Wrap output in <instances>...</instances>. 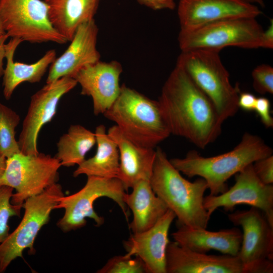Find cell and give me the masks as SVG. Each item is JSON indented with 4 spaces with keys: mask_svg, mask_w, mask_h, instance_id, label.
Returning <instances> with one entry per match:
<instances>
[{
    "mask_svg": "<svg viewBox=\"0 0 273 273\" xmlns=\"http://www.w3.org/2000/svg\"><path fill=\"white\" fill-rule=\"evenodd\" d=\"M109 135L117 145L119 168L117 178L127 191L141 180L150 179L156 151L141 146L128 138L116 125L109 128Z\"/></svg>",
    "mask_w": 273,
    "mask_h": 273,
    "instance_id": "d6986e66",
    "label": "cell"
},
{
    "mask_svg": "<svg viewBox=\"0 0 273 273\" xmlns=\"http://www.w3.org/2000/svg\"><path fill=\"white\" fill-rule=\"evenodd\" d=\"M0 21L11 38L34 43L68 41L51 24L44 1L0 0Z\"/></svg>",
    "mask_w": 273,
    "mask_h": 273,
    "instance_id": "30bf717a",
    "label": "cell"
},
{
    "mask_svg": "<svg viewBox=\"0 0 273 273\" xmlns=\"http://www.w3.org/2000/svg\"><path fill=\"white\" fill-rule=\"evenodd\" d=\"M144 5L153 10L170 9L175 7L174 0H138Z\"/></svg>",
    "mask_w": 273,
    "mask_h": 273,
    "instance_id": "d6a6232c",
    "label": "cell"
},
{
    "mask_svg": "<svg viewBox=\"0 0 273 273\" xmlns=\"http://www.w3.org/2000/svg\"><path fill=\"white\" fill-rule=\"evenodd\" d=\"M20 121L16 112L0 103V154L6 158L21 152L15 137Z\"/></svg>",
    "mask_w": 273,
    "mask_h": 273,
    "instance_id": "484cf974",
    "label": "cell"
},
{
    "mask_svg": "<svg viewBox=\"0 0 273 273\" xmlns=\"http://www.w3.org/2000/svg\"><path fill=\"white\" fill-rule=\"evenodd\" d=\"M96 144L95 132L79 124L71 125L57 144L56 157L62 166L78 165L85 159L86 154Z\"/></svg>",
    "mask_w": 273,
    "mask_h": 273,
    "instance_id": "d4e9b609",
    "label": "cell"
},
{
    "mask_svg": "<svg viewBox=\"0 0 273 273\" xmlns=\"http://www.w3.org/2000/svg\"><path fill=\"white\" fill-rule=\"evenodd\" d=\"M253 87L261 95L273 94V68L262 64L256 67L252 71Z\"/></svg>",
    "mask_w": 273,
    "mask_h": 273,
    "instance_id": "f1b7e54d",
    "label": "cell"
},
{
    "mask_svg": "<svg viewBox=\"0 0 273 273\" xmlns=\"http://www.w3.org/2000/svg\"><path fill=\"white\" fill-rule=\"evenodd\" d=\"M98 34V28L94 19L80 25L68 48L51 64L46 83L63 77L74 78L85 66L99 61Z\"/></svg>",
    "mask_w": 273,
    "mask_h": 273,
    "instance_id": "2e32d148",
    "label": "cell"
},
{
    "mask_svg": "<svg viewBox=\"0 0 273 273\" xmlns=\"http://www.w3.org/2000/svg\"><path fill=\"white\" fill-rule=\"evenodd\" d=\"M171 236L179 245L193 251L206 253L215 250L232 256L238 255L242 241V233L236 227L211 232L180 225Z\"/></svg>",
    "mask_w": 273,
    "mask_h": 273,
    "instance_id": "ffe728a7",
    "label": "cell"
},
{
    "mask_svg": "<svg viewBox=\"0 0 273 273\" xmlns=\"http://www.w3.org/2000/svg\"><path fill=\"white\" fill-rule=\"evenodd\" d=\"M255 173L264 184H273V156L257 160L253 163Z\"/></svg>",
    "mask_w": 273,
    "mask_h": 273,
    "instance_id": "f546056e",
    "label": "cell"
},
{
    "mask_svg": "<svg viewBox=\"0 0 273 273\" xmlns=\"http://www.w3.org/2000/svg\"><path fill=\"white\" fill-rule=\"evenodd\" d=\"M6 32L3 27V25L2 24V23L0 21V35H3L6 34Z\"/></svg>",
    "mask_w": 273,
    "mask_h": 273,
    "instance_id": "74e56055",
    "label": "cell"
},
{
    "mask_svg": "<svg viewBox=\"0 0 273 273\" xmlns=\"http://www.w3.org/2000/svg\"><path fill=\"white\" fill-rule=\"evenodd\" d=\"M261 14L258 6L238 0H179L177 6L182 31L226 19L256 18Z\"/></svg>",
    "mask_w": 273,
    "mask_h": 273,
    "instance_id": "5bb4252c",
    "label": "cell"
},
{
    "mask_svg": "<svg viewBox=\"0 0 273 273\" xmlns=\"http://www.w3.org/2000/svg\"><path fill=\"white\" fill-rule=\"evenodd\" d=\"M61 166L56 157L40 153L27 155L20 152L7 158L0 185L15 189L11 202L22 205L28 198L41 194L57 183Z\"/></svg>",
    "mask_w": 273,
    "mask_h": 273,
    "instance_id": "ba28073f",
    "label": "cell"
},
{
    "mask_svg": "<svg viewBox=\"0 0 273 273\" xmlns=\"http://www.w3.org/2000/svg\"><path fill=\"white\" fill-rule=\"evenodd\" d=\"M103 115L128 138L143 147L154 149L171 134L158 101L124 84Z\"/></svg>",
    "mask_w": 273,
    "mask_h": 273,
    "instance_id": "277c9868",
    "label": "cell"
},
{
    "mask_svg": "<svg viewBox=\"0 0 273 273\" xmlns=\"http://www.w3.org/2000/svg\"><path fill=\"white\" fill-rule=\"evenodd\" d=\"M176 217L168 209L151 228L132 234L124 242L127 254L139 257L144 262L147 273H166V253L169 242L168 232Z\"/></svg>",
    "mask_w": 273,
    "mask_h": 273,
    "instance_id": "e0dca14e",
    "label": "cell"
},
{
    "mask_svg": "<svg viewBox=\"0 0 273 273\" xmlns=\"http://www.w3.org/2000/svg\"><path fill=\"white\" fill-rule=\"evenodd\" d=\"M150 179L155 194L173 211L180 225L207 229L210 216L204 206L206 181L199 177L191 182L182 176L159 147Z\"/></svg>",
    "mask_w": 273,
    "mask_h": 273,
    "instance_id": "7a4b0ae2",
    "label": "cell"
},
{
    "mask_svg": "<svg viewBox=\"0 0 273 273\" xmlns=\"http://www.w3.org/2000/svg\"><path fill=\"white\" fill-rule=\"evenodd\" d=\"M171 134L204 149L221 132L223 121L209 98L176 64L158 100Z\"/></svg>",
    "mask_w": 273,
    "mask_h": 273,
    "instance_id": "6da1fadb",
    "label": "cell"
},
{
    "mask_svg": "<svg viewBox=\"0 0 273 273\" xmlns=\"http://www.w3.org/2000/svg\"><path fill=\"white\" fill-rule=\"evenodd\" d=\"M235 225L243 230L238 254L244 273L273 272V226L260 209L237 210L228 214Z\"/></svg>",
    "mask_w": 273,
    "mask_h": 273,
    "instance_id": "8fae6325",
    "label": "cell"
},
{
    "mask_svg": "<svg viewBox=\"0 0 273 273\" xmlns=\"http://www.w3.org/2000/svg\"><path fill=\"white\" fill-rule=\"evenodd\" d=\"M247 204L263 212L273 226V185L263 183L256 176L253 163L235 174V183L225 192L209 195L204 198V206L208 215L218 208L233 211L237 205Z\"/></svg>",
    "mask_w": 273,
    "mask_h": 273,
    "instance_id": "4fadbf2b",
    "label": "cell"
},
{
    "mask_svg": "<svg viewBox=\"0 0 273 273\" xmlns=\"http://www.w3.org/2000/svg\"><path fill=\"white\" fill-rule=\"evenodd\" d=\"M23 41L18 38H11L6 44L7 64L3 74V94L9 100L21 83L28 82L31 83L39 82L48 68L56 58L55 50H50L38 61L32 64H25L14 61L16 49Z\"/></svg>",
    "mask_w": 273,
    "mask_h": 273,
    "instance_id": "7402d4cb",
    "label": "cell"
},
{
    "mask_svg": "<svg viewBox=\"0 0 273 273\" xmlns=\"http://www.w3.org/2000/svg\"><path fill=\"white\" fill-rule=\"evenodd\" d=\"M245 3L255 5L256 6H259L261 7H264V2L263 0H238Z\"/></svg>",
    "mask_w": 273,
    "mask_h": 273,
    "instance_id": "8d00e7d4",
    "label": "cell"
},
{
    "mask_svg": "<svg viewBox=\"0 0 273 273\" xmlns=\"http://www.w3.org/2000/svg\"><path fill=\"white\" fill-rule=\"evenodd\" d=\"M166 273H244L238 256L208 255L169 242Z\"/></svg>",
    "mask_w": 273,
    "mask_h": 273,
    "instance_id": "ac0fdd59",
    "label": "cell"
},
{
    "mask_svg": "<svg viewBox=\"0 0 273 273\" xmlns=\"http://www.w3.org/2000/svg\"><path fill=\"white\" fill-rule=\"evenodd\" d=\"M62 186L56 183L41 194L28 198L22 204L24 213L16 229L0 244V273L28 248L34 252L33 245L39 231L46 224L50 214L64 196Z\"/></svg>",
    "mask_w": 273,
    "mask_h": 273,
    "instance_id": "9c48e42d",
    "label": "cell"
},
{
    "mask_svg": "<svg viewBox=\"0 0 273 273\" xmlns=\"http://www.w3.org/2000/svg\"><path fill=\"white\" fill-rule=\"evenodd\" d=\"M13 190L10 187L0 185V244L9 234V219L14 216H19L22 208V205H15L11 203Z\"/></svg>",
    "mask_w": 273,
    "mask_h": 273,
    "instance_id": "4316f807",
    "label": "cell"
},
{
    "mask_svg": "<svg viewBox=\"0 0 273 273\" xmlns=\"http://www.w3.org/2000/svg\"><path fill=\"white\" fill-rule=\"evenodd\" d=\"M77 84L73 78L63 77L46 83L31 97L18 141L21 153L27 155L39 153L37 142L40 129L55 115L62 97Z\"/></svg>",
    "mask_w": 273,
    "mask_h": 273,
    "instance_id": "7c38bea8",
    "label": "cell"
},
{
    "mask_svg": "<svg viewBox=\"0 0 273 273\" xmlns=\"http://www.w3.org/2000/svg\"><path fill=\"white\" fill-rule=\"evenodd\" d=\"M95 134L97 146L96 153L78 165L73 172V176L85 174L87 176L117 177L119 153L117 144L109 135L104 125L98 126Z\"/></svg>",
    "mask_w": 273,
    "mask_h": 273,
    "instance_id": "cb8c5ba5",
    "label": "cell"
},
{
    "mask_svg": "<svg viewBox=\"0 0 273 273\" xmlns=\"http://www.w3.org/2000/svg\"><path fill=\"white\" fill-rule=\"evenodd\" d=\"M176 64L211 100L222 121L236 114L240 90L231 83L219 52L202 50L181 52Z\"/></svg>",
    "mask_w": 273,
    "mask_h": 273,
    "instance_id": "5b68a950",
    "label": "cell"
},
{
    "mask_svg": "<svg viewBox=\"0 0 273 273\" xmlns=\"http://www.w3.org/2000/svg\"><path fill=\"white\" fill-rule=\"evenodd\" d=\"M262 124L266 128L273 127V118L271 115L270 103L265 97L257 98L254 108Z\"/></svg>",
    "mask_w": 273,
    "mask_h": 273,
    "instance_id": "4dcf8cb0",
    "label": "cell"
},
{
    "mask_svg": "<svg viewBox=\"0 0 273 273\" xmlns=\"http://www.w3.org/2000/svg\"><path fill=\"white\" fill-rule=\"evenodd\" d=\"M50 21L61 35L70 41L83 23L94 19L100 0H44Z\"/></svg>",
    "mask_w": 273,
    "mask_h": 273,
    "instance_id": "603a6c76",
    "label": "cell"
},
{
    "mask_svg": "<svg viewBox=\"0 0 273 273\" xmlns=\"http://www.w3.org/2000/svg\"><path fill=\"white\" fill-rule=\"evenodd\" d=\"M256 99L257 98L251 93L248 92L240 93L238 100L239 108L246 111L254 110Z\"/></svg>",
    "mask_w": 273,
    "mask_h": 273,
    "instance_id": "1f68e13d",
    "label": "cell"
},
{
    "mask_svg": "<svg viewBox=\"0 0 273 273\" xmlns=\"http://www.w3.org/2000/svg\"><path fill=\"white\" fill-rule=\"evenodd\" d=\"M132 189L131 193L125 194L124 201L132 212L129 228L135 234L152 227L168 208L154 192L149 180H141Z\"/></svg>",
    "mask_w": 273,
    "mask_h": 273,
    "instance_id": "44dd1931",
    "label": "cell"
},
{
    "mask_svg": "<svg viewBox=\"0 0 273 273\" xmlns=\"http://www.w3.org/2000/svg\"><path fill=\"white\" fill-rule=\"evenodd\" d=\"M271 155L272 149L260 137L245 132L240 143L229 152L205 157L191 150L184 158H173L170 161L188 177L203 178L209 195H218L228 190L226 183L231 176L257 160Z\"/></svg>",
    "mask_w": 273,
    "mask_h": 273,
    "instance_id": "3957f363",
    "label": "cell"
},
{
    "mask_svg": "<svg viewBox=\"0 0 273 273\" xmlns=\"http://www.w3.org/2000/svg\"><path fill=\"white\" fill-rule=\"evenodd\" d=\"M260 48L271 49L273 48V21L270 20V24L262 34Z\"/></svg>",
    "mask_w": 273,
    "mask_h": 273,
    "instance_id": "836d02e7",
    "label": "cell"
},
{
    "mask_svg": "<svg viewBox=\"0 0 273 273\" xmlns=\"http://www.w3.org/2000/svg\"><path fill=\"white\" fill-rule=\"evenodd\" d=\"M9 37V36L6 33L0 35V77L4 74V59L6 57V43L5 41Z\"/></svg>",
    "mask_w": 273,
    "mask_h": 273,
    "instance_id": "e575fe53",
    "label": "cell"
},
{
    "mask_svg": "<svg viewBox=\"0 0 273 273\" xmlns=\"http://www.w3.org/2000/svg\"><path fill=\"white\" fill-rule=\"evenodd\" d=\"M98 273H147L143 261L127 254L115 256L97 271Z\"/></svg>",
    "mask_w": 273,
    "mask_h": 273,
    "instance_id": "83f0119b",
    "label": "cell"
},
{
    "mask_svg": "<svg viewBox=\"0 0 273 273\" xmlns=\"http://www.w3.org/2000/svg\"><path fill=\"white\" fill-rule=\"evenodd\" d=\"M263 30L255 18L230 19L180 30L178 42L181 52L202 50L219 53L228 47L257 49L260 48Z\"/></svg>",
    "mask_w": 273,
    "mask_h": 273,
    "instance_id": "8992f818",
    "label": "cell"
},
{
    "mask_svg": "<svg viewBox=\"0 0 273 273\" xmlns=\"http://www.w3.org/2000/svg\"><path fill=\"white\" fill-rule=\"evenodd\" d=\"M126 191L117 177L87 176L85 185L79 191L60 198L55 209L63 208L65 212L57 222L58 227L64 232L75 230L85 225L86 218L93 219L96 226H101L104 222V218L95 211L94 203L103 197H108L117 203L127 219V207L124 201Z\"/></svg>",
    "mask_w": 273,
    "mask_h": 273,
    "instance_id": "52a82bcc",
    "label": "cell"
},
{
    "mask_svg": "<svg viewBox=\"0 0 273 273\" xmlns=\"http://www.w3.org/2000/svg\"><path fill=\"white\" fill-rule=\"evenodd\" d=\"M6 157L0 154V178L3 175L6 168Z\"/></svg>",
    "mask_w": 273,
    "mask_h": 273,
    "instance_id": "d590c367",
    "label": "cell"
},
{
    "mask_svg": "<svg viewBox=\"0 0 273 273\" xmlns=\"http://www.w3.org/2000/svg\"><path fill=\"white\" fill-rule=\"evenodd\" d=\"M122 72V66L117 61L100 60L85 66L74 77L81 87V94L92 98L95 115L103 114L118 97Z\"/></svg>",
    "mask_w": 273,
    "mask_h": 273,
    "instance_id": "9a60e30c",
    "label": "cell"
}]
</instances>
